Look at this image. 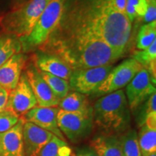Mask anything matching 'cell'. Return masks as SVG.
I'll use <instances>...</instances> for the list:
<instances>
[{
    "label": "cell",
    "mask_w": 156,
    "mask_h": 156,
    "mask_svg": "<svg viewBox=\"0 0 156 156\" xmlns=\"http://www.w3.org/2000/svg\"><path fill=\"white\" fill-rule=\"evenodd\" d=\"M73 156H98L90 147L77 148Z\"/></svg>",
    "instance_id": "cell-31"
},
{
    "label": "cell",
    "mask_w": 156,
    "mask_h": 156,
    "mask_svg": "<svg viewBox=\"0 0 156 156\" xmlns=\"http://www.w3.org/2000/svg\"><path fill=\"white\" fill-rule=\"evenodd\" d=\"M108 1L109 6L113 9L124 14L126 0H108Z\"/></svg>",
    "instance_id": "cell-30"
},
{
    "label": "cell",
    "mask_w": 156,
    "mask_h": 156,
    "mask_svg": "<svg viewBox=\"0 0 156 156\" xmlns=\"http://www.w3.org/2000/svg\"><path fill=\"white\" fill-rule=\"evenodd\" d=\"M22 51L21 43L17 37L9 34H0V67L14 54Z\"/></svg>",
    "instance_id": "cell-20"
},
{
    "label": "cell",
    "mask_w": 156,
    "mask_h": 156,
    "mask_svg": "<svg viewBox=\"0 0 156 156\" xmlns=\"http://www.w3.org/2000/svg\"><path fill=\"white\" fill-rule=\"evenodd\" d=\"M50 0H27L0 16L4 34L20 39L28 36Z\"/></svg>",
    "instance_id": "cell-4"
},
{
    "label": "cell",
    "mask_w": 156,
    "mask_h": 156,
    "mask_svg": "<svg viewBox=\"0 0 156 156\" xmlns=\"http://www.w3.org/2000/svg\"><path fill=\"white\" fill-rule=\"evenodd\" d=\"M155 93V87L149 73L142 68L126 86L125 95L130 111L134 112Z\"/></svg>",
    "instance_id": "cell-10"
},
{
    "label": "cell",
    "mask_w": 156,
    "mask_h": 156,
    "mask_svg": "<svg viewBox=\"0 0 156 156\" xmlns=\"http://www.w3.org/2000/svg\"><path fill=\"white\" fill-rule=\"evenodd\" d=\"M38 50L58 56L73 70L112 64L124 54L89 31L60 23Z\"/></svg>",
    "instance_id": "cell-2"
},
{
    "label": "cell",
    "mask_w": 156,
    "mask_h": 156,
    "mask_svg": "<svg viewBox=\"0 0 156 156\" xmlns=\"http://www.w3.org/2000/svg\"><path fill=\"white\" fill-rule=\"evenodd\" d=\"M137 137L142 156L156 153V129L144 124L140 127Z\"/></svg>",
    "instance_id": "cell-21"
},
{
    "label": "cell",
    "mask_w": 156,
    "mask_h": 156,
    "mask_svg": "<svg viewBox=\"0 0 156 156\" xmlns=\"http://www.w3.org/2000/svg\"><path fill=\"white\" fill-rule=\"evenodd\" d=\"M124 14L127 17L129 20L130 21V23L134 22V20L136 19V17H137V15H136L135 10H134V7H132L131 4L128 2L126 1V6H125V9H124Z\"/></svg>",
    "instance_id": "cell-32"
},
{
    "label": "cell",
    "mask_w": 156,
    "mask_h": 156,
    "mask_svg": "<svg viewBox=\"0 0 156 156\" xmlns=\"http://www.w3.org/2000/svg\"><path fill=\"white\" fill-rule=\"evenodd\" d=\"M67 0H50L28 36L19 39L22 51L30 52L39 49L46 44L56 28Z\"/></svg>",
    "instance_id": "cell-5"
},
{
    "label": "cell",
    "mask_w": 156,
    "mask_h": 156,
    "mask_svg": "<svg viewBox=\"0 0 156 156\" xmlns=\"http://www.w3.org/2000/svg\"><path fill=\"white\" fill-rule=\"evenodd\" d=\"M58 23L89 31L123 52L131 35L132 23L108 0H67Z\"/></svg>",
    "instance_id": "cell-1"
},
{
    "label": "cell",
    "mask_w": 156,
    "mask_h": 156,
    "mask_svg": "<svg viewBox=\"0 0 156 156\" xmlns=\"http://www.w3.org/2000/svg\"><path fill=\"white\" fill-rule=\"evenodd\" d=\"M137 112L136 122L140 127L145 124L147 116L152 113H156V93H153L143 104L138 107L134 112Z\"/></svg>",
    "instance_id": "cell-26"
},
{
    "label": "cell",
    "mask_w": 156,
    "mask_h": 156,
    "mask_svg": "<svg viewBox=\"0 0 156 156\" xmlns=\"http://www.w3.org/2000/svg\"><path fill=\"white\" fill-rule=\"evenodd\" d=\"M24 123L25 121L20 118L13 127L0 134V156H25L23 142Z\"/></svg>",
    "instance_id": "cell-16"
},
{
    "label": "cell",
    "mask_w": 156,
    "mask_h": 156,
    "mask_svg": "<svg viewBox=\"0 0 156 156\" xmlns=\"http://www.w3.org/2000/svg\"><path fill=\"white\" fill-rule=\"evenodd\" d=\"M56 118L60 131L74 143L87 138L92 132L94 125L93 114L67 112L59 109Z\"/></svg>",
    "instance_id": "cell-6"
},
{
    "label": "cell",
    "mask_w": 156,
    "mask_h": 156,
    "mask_svg": "<svg viewBox=\"0 0 156 156\" xmlns=\"http://www.w3.org/2000/svg\"><path fill=\"white\" fill-rule=\"evenodd\" d=\"M36 106H38L36 99L28 78L23 73L20 77L17 86L9 92L5 110L14 113L20 118Z\"/></svg>",
    "instance_id": "cell-9"
},
{
    "label": "cell",
    "mask_w": 156,
    "mask_h": 156,
    "mask_svg": "<svg viewBox=\"0 0 156 156\" xmlns=\"http://www.w3.org/2000/svg\"><path fill=\"white\" fill-rule=\"evenodd\" d=\"M151 1H154V2H156V0H151Z\"/></svg>",
    "instance_id": "cell-36"
},
{
    "label": "cell",
    "mask_w": 156,
    "mask_h": 156,
    "mask_svg": "<svg viewBox=\"0 0 156 156\" xmlns=\"http://www.w3.org/2000/svg\"><path fill=\"white\" fill-rule=\"evenodd\" d=\"M156 21L146 23L140 28L136 39V48L145 49L156 40Z\"/></svg>",
    "instance_id": "cell-24"
},
{
    "label": "cell",
    "mask_w": 156,
    "mask_h": 156,
    "mask_svg": "<svg viewBox=\"0 0 156 156\" xmlns=\"http://www.w3.org/2000/svg\"><path fill=\"white\" fill-rule=\"evenodd\" d=\"M134 7L138 17H143L145 15L147 8V4L146 0H126Z\"/></svg>",
    "instance_id": "cell-28"
},
{
    "label": "cell",
    "mask_w": 156,
    "mask_h": 156,
    "mask_svg": "<svg viewBox=\"0 0 156 156\" xmlns=\"http://www.w3.org/2000/svg\"><path fill=\"white\" fill-rule=\"evenodd\" d=\"M20 117L7 110L0 112V134L8 131L17 124Z\"/></svg>",
    "instance_id": "cell-27"
},
{
    "label": "cell",
    "mask_w": 156,
    "mask_h": 156,
    "mask_svg": "<svg viewBox=\"0 0 156 156\" xmlns=\"http://www.w3.org/2000/svg\"><path fill=\"white\" fill-rule=\"evenodd\" d=\"M58 107H39L32 108L21 116L25 122H30L38 127L46 130L60 138L65 140L64 136L60 131L57 124Z\"/></svg>",
    "instance_id": "cell-12"
},
{
    "label": "cell",
    "mask_w": 156,
    "mask_h": 156,
    "mask_svg": "<svg viewBox=\"0 0 156 156\" xmlns=\"http://www.w3.org/2000/svg\"><path fill=\"white\" fill-rule=\"evenodd\" d=\"M145 156H156V153H151L149 154V155H147Z\"/></svg>",
    "instance_id": "cell-34"
},
{
    "label": "cell",
    "mask_w": 156,
    "mask_h": 156,
    "mask_svg": "<svg viewBox=\"0 0 156 156\" xmlns=\"http://www.w3.org/2000/svg\"><path fill=\"white\" fill-rule=\"evenodd\" d=\"M27 62L23 53L15 54L0 67V85L7 91L17 86Z\"/></svg>",
    "instance_id": "cell-15"
},
{
    "label": "cell",
    "mask_w": 156,
    "mask_h": 156,
    "mask_svg": "<svg viewBox=\"0 0 156 156\" xmlns=\"http://www.w3.org/2000/svg\"><path fill=\"white\" fill-rule=\"evenodd\" d=\"M112 68V64H109L73 70L68 80L70 90L86 95H93Z\"/></svg>",
    "instance_id": "cell-8"
},
{
    "label": "cell",
    "mask_w": 156,
    "mask_h": 156,
    "mask_svg": "<svg viewBox=\"0 0 156 156\" xmlns=\"http://www.w3.org/2000/svg\"><path fill=\"white\" fill-rule=\"evenodd\" d=\"M9 91L0 85V112L5 110L8 99Z\"/></svg>",
    "instance_id": "cell-33"
},
{
    "label": "cell",
    "mask_w": 156,
    "mask_h": 156,
    "mask_svg": "<svg viewBox=\"0 0 156 156\" xmlns=\"http://www.w3.org/2000/svg\"><path fill=\"white\" fill-rule=\"evenodd\" d=\"M58 108L67 112L93 114V106L87 95L75 91L69 92L65 97L62 98L58 103Z\"/></svg>",
    "instance_id": "cell-18"
},
{
    "label": "cell",
    "mask_w": 156,
    "mask_h": 156,
    "mask_svg": "<svg viewBox=\"0 0 156 156\" xmlns=\"http://www.w3.org/2000/svg\"><path fill=\"white\" fill-rule=\"evenodd\" d=\"M94 124L105 134L123 133L129 129L131 114L123 90L103 95L93 106Z\"/></svg>",
    "instance_id": "cell-3"
},
{
    "label": "cell",
    "mask_w": 156,
    "mask_h": 156,
    "mask_svg": "<svg viewBox=\"0 0 156 156\" xmlns=\"http://www.w3.org/2000/svg\"><path fill=\"white\" fill-rule=\"evenodd\" d=\"M137 62L133 58H128L113 67L100 86L98 87L93 95L102 97L116 92L126 87L134 76L142 69Z\"/></svg>",
    "instance_id": "cell-7"
},
{
    "label": "cell",
    "mask_w": 156,
    "mask_h": 156,
    "mask_svg": "<svg viewBox=\"0 0 156 156\" xmlns=\"http://www.w3.org/2000/svg\"><path fill=\"white\" fill-rule=\"evenodd\" d=\"M33 64L39 71L69 80L73 70L55 54L38 50L33 56Z\"/></svg>",
    "instance_id": "cell-14"
},
{
    "label": "cell",
    "mask_w": 156,
    "mask_h": 156,
    "mask_svg": "<svg viewBox=\"0 0 156 156\" xmlns=\"http://www.w3.org/2000/svg\"><path fill=\"white\" fill-rule=\"evenodd\" d=\"M147 4V8L145 15H144V21L146 23L154 22L156 20V2L146 0Z\"/></svg>",
    "instance_id": "cell-29"
},
{
    "label": "cell",
    "mask_w": 156,
    "mask_h": 156,
    "mask_svg": "<svg viewBox=\"0 0 156 156\" xmlns=\"http://www.w3.org/2000/svg\"><path fill=\"white\" fill-rule=\"evenodd\" d=\"M119 139L122 156H142L135 129H128L119 136Z\"/></svg>",
    "instance_id": "cell-19"
},
{
    "label": "cell",
    "mask_w": 156,
    "mask_h": 156,
    "mask_svg": "<svg viewBox=\"0 0 156 156\" xmlns=\"http://www.w3.org/2000/svg\"><path fill=\"white\" fill-rule=\"evenodd\" d=\"M40 72L41 75L42 76L43 79L47 83L51 90H52L56 96L61 100L64 97L68 94L69 92L70 87L69 82L66 80L62 79L61 77H56V76L52 75L51 74Z\"/></svg>",
    "instance_id": "cell-23"
},
{
    "label": "cell",
    "mask_w": 156,
    "mask_h": 156,
    "mask_svg": "<svg viewBox=\"0 0 156 156\" xmlns=\"http://www.w3.org/2000/svg\"><path fill=\"white\" fill-rule=\"evenodd\" d=\"M90 147L98 156H122L117 134H98L90 141Z\"/></svg>",
    "instance_id": "cell-17"
},
{
    "label": "cell",
    "mask_w": 156,
    "mask_h": 156,
    "mask_svg": "<svg viewBox=\"0 0 156 156\" xmlns=\"http://www.w3.org/2000/svg\"><path fill=\"white\" fill-rule=\"evenodd\" d=\"M22 1H23V2H25V1H27V0H22Z\"/></svg>",
    "instance_id": "cell-35"
},
{
    "label": "cell",
    "mask_w": 156,
    "mask_h": 156,
    "mask_svg": "<svg viewBox=\"0 0 156 156\" xmlns=\"http://www.w3.org/2000/svg\"><path fill=\"white\" fill-rule=\"evenodd\" d=\"M25 68V74L34 92L38 106L58 107L60 99L52 92L34 64L30 63Z\"/></svg>",
    "instance_id": "cell-11"
},
{
    "label": "cell",
    "mask_w": 156,
    "mask_h": 156,
    "mask_svg": "<svg viewBox=\"0 0 156 156\" xmlns=\"http://www.w3.org/2000/svg\"><path fill=\"white\" fill-rule=\"evenodd\" d=\"M54 134L30 122H25L23 128V148L25 156H39Z\"/></svg>",
    "instance_id": "cell-13"
},
{
    "label": "cell",
    "mask_w": 156,
    "mask_h": 156,
    "mask_svg": "<svg viewBox=\"0 0 156 156\" xmlns=\"http://www.w3.org/2000/svg\"><path fill=\"white\" fill-rule=\"evenodd\" d=\"M132 58L147 69L152 63L156 62V40L145 49L136 50L134 51Z\"/></svg>",
    "instance_id": "cell-25"
},
{
    "label": "cell",
    "mask_w": 156,
    "mask_h": 156,
    "mask_svg": "<svg viewBox=\"0 0 156 156\" xmlns=\"http://www.w3.org/2000/svg\"><path fill=\"white\" fill-rule=\"evenodd\" d=\"M72 150L66 140L54 135L43 148L39 156H71Z\"/></svg>",
    "instance_id": "cell-22"
}]
</instances>
